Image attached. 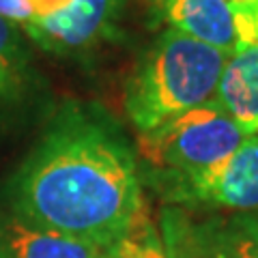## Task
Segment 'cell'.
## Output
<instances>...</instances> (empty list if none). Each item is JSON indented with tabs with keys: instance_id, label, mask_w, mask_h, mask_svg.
I'll use <instances>...</instances> for the list:
<instances>
[{
	"instance_id": "5bb4252c",
	"label": "cell",
	"mask_w": 258,
	"mask_h": 258,
	"mask_svg": "<svg viewBox=\"0 0 258 258\" xmlns=\"http://www.w3.org/2000/svg\"><path fill=\"white\" fill-rule=\"evenodd\" d=\"M239 226H241V230L245 232V235L252 239V243L256 245L258 249V213L254 215H245V217H239V220H235Z\"/></svg>"
},
{
	"instance_id": "9a60e30c",
	"label": "cell",
	"mask_w": 258,
	"mask_h": 258,
	"mask_svg": "<svg viewBox=\"0 0 258 258\" xmlns=\"http://www.w3.org/2000/svg\"><path fill=\"white\" fill-rule=\"evenodd\" d=\"M168 256H170V258H191L189 254H185L183 249L174 247V245H170V249H168Z\"/></svg>"
},
{
	"instance_id": "9c48e42d",
	"label": "cell",
	"mask_w": 258,
	"mask_h": 258,
	"mask_svg": "<svg viewBox=\"0 0 258 258\" xmlns=\"http://www.w3.org/2000/svg\"><path fill=\"white\" fill-rule=\"evenodd\" d=\"M213 101L247 136L258 134V43L239 45L228 56Z\"/></svg>"
},
{
	"instance_id": "277c9868",
	"label": "cell",
	"mask_w": 258,
	"mask_h": 258,
	"mask_svg": "<svg viewBox=\"0 0 258 258\" xmlns=\"http://www.w3.org/2000/svg\"><path fill=\"white\" fill-rule=\"evenodd\" d=\"M125 0H71L58 13L32 18L20 26L41 50L69 56L86 52L116 28Z\"/></svg>"
},
{
	"instance_id": "30bf717a",
	"label": "cell",
	"mask_w": 258,
	"mask_h": 258,
	"mask_svg": "<svg viewBox=\"0 0 258 258\" xmlns=\"http://www.w3.org/2000/svg\"><path fill=\"white\" fill-rule=\"evenodd\" d=\"M170 245L191 258H258V249L237 222H209L174 235Z\"/></svg>"
},
{
	"instance_id": "7c38bea8",
	"label": "cell",
	"mask_w": 258,
	"mask_h": 258,
	"mask_svg": "<svg viewBox=\"0 0 258 258\" xmlns=\"http://www.w3.org/2000/svg\"><path fill=\"white\" fill-rule=\"evenodd\" d=\"M0 18L24 26L35 18V13H32L28 0H0Z\"/></svg>"
},
{
	"instance_id": "e0dca14e",
	"label": "cell",
	"mask_w": 258,
	"mask_h": 258,
	"mask_svg": "<svg viewBox=\"0 0 258 258\" xmlns=\"http://www.w3.org/2000/svg\"><path fill=\"white\" fill-rule=\"evenodd\" d=\"M230 5H235V3H252V0H228Z\"/></svg>"
},
{
	"instance_id": "8992f818",
	"label": "cell",
	"mask_w": 258,
	"mask_h": 258,
	"mask_svg": "<svg viewBox=\"0 0 258 258\" xmlns=\"http://www.w3.org/2000/svg\"><path fill=\"white\" fill-rule=\"evenodd\" d=\"M20 24L0 18V134L18 125L43 91Z\"/></svg>"
},
{
	"instance_id": "2e32d148",
	"label": "cell",
	"mask_w": 258,
	"mask_h": 258,
	"mask_svg": "<svg viewBox=\"0 0 258 258\" xmlns=\"http://www.w3.org/2000/svg\"><path fill=\"white\" fill-rule=\"evenodd\" d=\"M256 43H258V7H256Z\"/></svg>"
},
{
	"instance_id": "6da1fadb",
	"label": "cell",
	"mask_w": 258,
	"mask_h": 258,
	"mask_svg": "<svg viewBox=\"0 0 258 258\" xmlns=\"http://www.w3.org/2000/svg\"><path fill=\"white\" fill-rule=\"evenodd\" d=\"M13 207L30 222L112 247L142 220L138 164L103 116L64 106L15 176Z\"/></svg>"
},
{
	"instance_id": "8fae6325",
	"label": "cell",
	"mask_w": 258,
	"mask_h": 258,
	"mask_svg": "<svg viewBox=\"0 0 258 258\" xmlns=\"http://www.w3.org/2000/svg\"><path fill=\"white\" fill-rule=\"evenodd\" d=\"M106 258H170L161 243L155 239L153 232L147 235H132L127 239H120L116 245L110 247Z\"/></svg>"
},
{
	"instance_id": "5b68a950",
	"label": "cell",
	"mask_w": 258,
	"mask_h": 258,
	"mask_svg": "<svg viewBox=\"0 0 258 258\" xmlns=\"http://www.w3.org/2000/svg\"><path fill=\"white\" fill-rule=\"evenodd\" d=\"M174 203L252 211L258 209V134L174 194Z\"/></svg>"
},
{
	"instance_id": "ba28073f",
	"label": "cell",
	"mask_w": 258,
	"mask_h": 258,
	"mask_svg": "<svg viewBox=\"0 0 258 258\" xmlns=\"http://www.w3.org/2000/svg\"><path fill=\"white\" fill-rule=\"evenodd\" d=\"M110 247L76 239L30 222L20 213H0V258H106Z\"/></svg>"
},
{
	"instance_id": "52a82bcc",
	"label": "cell",
	"mask_w": 258,
	"mask_h": 258,
	"mask_svg": "<svg viewBox=\"0 0 258 258\" xmlns=\"http://www.w3.org/2000/svg\"><path fill=\"white\" fill-rule=\"evenodd\" d=\"M151 13L168 28L213 45L226 54L237 50V30L228 0H149Z\"/></svg>"
},
{
	"instance_id": "4fadbf2b",
	"label": "cell",
	"mask_w": 258,
	"mask_h": 258,
	"mask_svg": "<svg viewBox=\"0 0 258 258\" xmlns=\"http://www.w3.org/2000/svg\"><path fill=\"white\" fill-rule=\"evenodd\" d=\"M71 3V0H28L35 18H45V15L58 13L60 9H64Z\"/></svg>"
},
{
	"instance_id": "3957f363",
	"label": "cell",
	"mask_w": 258,
	"mask_h": 258,
	"mask_svg": "<svg viewBox=\"0 0 258 258\" xmlns=\"http://www.w3.org/2000/svg\"><path fill=\"white\" fill-rule=\"evenodd\" d=\"M245 138L247 134L211 99L140 134L138 149L172 200L185 183L230 155Z\"/></svg>"
},
{
	"instance_id": "7a4b0ae2",
	"label": "cell",
	"mask_w": 258,
	"mask_h": 258,
	"mask_svg": "<svg viewBox=\"0 0 258 258\" xmlns=\"http://www.w3.org/2000/svg\"><path fill=\"white\" fill-rule=\"evenodd\" d=\"M230 54L166 28L125 86V112L140 134L211 101Z\"/></svg>"
}]
</instances>
